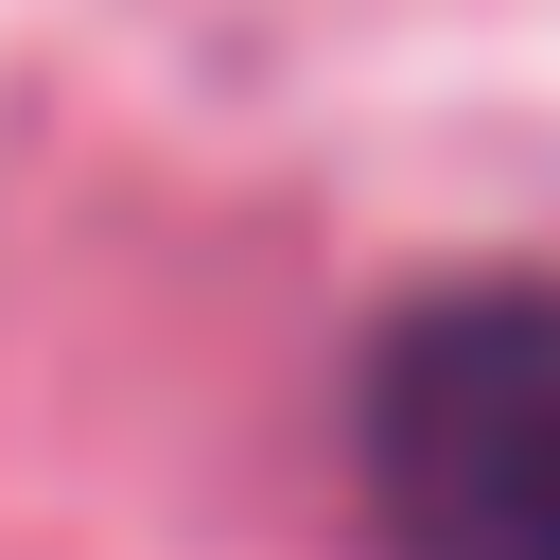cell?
Returning <instances> with one entry per match:
<instances>
[{
  "instance_id": "cell-1",
  "label": "cell",
  "mask_w": 560,
  "mask_h": 560,
  "mask_svg": "<svg viewBox=\"0 0 560 560\" xmlns=\"http://www.w3.org/2000/svg\"><path fill=\"white\" fill-rule=\"evenodd\" d=\"M385 560H560V298L455 280L368 350Z\"/></svg>"
}]
</instances>
